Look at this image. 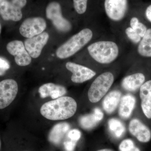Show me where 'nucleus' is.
<instances>
[{"label":"nucleus","mask_w":151,"mask_h":151,"mask_svg":"<svg viewBox=\"0 0 151 151\" xmlns=\"http://www.w3.org/2000/svg\"><path fill=\"white\" fill-rule=\"evenodd\" d=\"M77 103L70 97H61L44 103L41 107V115L51 121L65 120L71 118L77 110Z\"/></svg>","instance_id":"f257e3e1"},{"label":"nucleus","mask_w":151,"mask_h":151,"mask_svg":"<svg viewBox=\"0 0 151 151\" xmlns=\"http://www.w3.org/2000/svg\"><path fill=\"white\" fill-rule=\"evenodd\" d=\"M93 32L88 28L84 29L73 36L57 49L56 56L60 59L72 56L84 47L92 39Z\"/></svg>","instance_id":"f03ea898"},{"label":"nucleus","mask_w":151,"mask_h":151,"mask_svg":"<svg viewBox=\"0 0 151 151\" xmlns=\"http://www.w3.org/2000/svg\"><path fill=\"white\" fill-rule=\"evenodd\" d=\"M88 51L95 61L102 64H109L118 58L119 48L117 45L110 41H100L89 45Z\"/></svg>","instance_id":"7ed1b4c3"},{"label":"nucleus","mask_w":151,"mask_h":151,"mask_svg":"<svg viewBox=\"0 0 151 151\" xmlns=\"http://www.w3.org/2000/svg\"><path fill=\"white\" fill-rule=\"evenodd\" d=\"M114 80L111 72H105L99 75L92 82L88 91L89 101L92 103L99 102L110 89Z\"/></svg>","instance_id":"20e7f679"},{"label":"nucleus","mask_w":151,"mask_h":151,"mask_svg":"<svg viewBox=\"0 0 151 151\" xmlns=\"http://www.w3.org/2000/svg\"><path fill=\"white\" fill-rule=\"evenodd\" d=\"M46 16L59 31L67 32L71 29V24L63 16L61 6L59 3L56 2L49 3L46 8Z\"/></svg>","instance_id":"39448f33"},{"label":"nucleus","mask_w":151,"mask_h":151,"mask_svg":"<svg viewBox=\"0 0 151 151\" xmlns=\"http://www.w3.org/2000/svg\"><path fill=\"white\" fill-rule=\"evenodd\" d=\"M27 3V0L3 1L0 4V15L4 20L19 21L22 17V9Z\"/></svg>","instance_id":"423d86ee"},{"label":"nucleus","mask_w":151,"mask_h":151,"mask_svg":"<svg viewBox=\"0 0 151 151\" xmlns=\"http://www.w3.org/2000/svg\"><path fill=\"white\" fill-rule=\"evenodd\" d=\"M47 27L46 21L40 17L26 19L21 25L20 33L24 37L29 38L43 32Z\"/></svg>","instance_id":"0eeeda50"},{"label":"nucleus","mask_w":151,"mask_h":151,"mask_svg":"<svg viewBox=\"0 0 151 151\" xmlns=\"http://www.w3.org/2000/svg\"><path fill=\"white\" fill-rule=\"evenodd\" d=\"M18 91V85L12 79L0 81V109L6 108L15 99Z\"/></svg>","instance_id":"6e6552de"},{"label":"nucleus","mask_w":151,"mask_h":151,"mask_svg":"<svg viewBox=\"0 0 151 151\" xmlns=\"http://www.w3.org/2000/svg\"><path fill=\"white\" fill-rule=\"evenodd\" d=\"M105 9L111 20L119 22L123 19L128 10V0H105Z\"/></svg>","instance_id":"1a4fd4ad"},{"label":"nucleus","mask_w":151,"mask_h":151,"mask_svg":"<svg viewBox=\"0 0 151 151\" xmlns=\"http://www.w3.org/2000/svg\"><path fill=\"white\" fill-rule=\"evenodd\" d=\"M6 49L10 54L14 56L15 61L19 66H25L30 64L31 57L21 41L15 40L9 42Z\"/></svg>","instance_id":"9d476101"},{"label":"nucleus","mask_w":151,"mask_h":151,"mask_svg":"<svg viewBox=\"0 0 151 151\" xmlns=\"http://www.w3.org/2000/svg\"><path fill=\"white\" fill-rule=\"evenodd\" d=\"M49 38L48 33L43 32L25 40V47L31 58H36L40 56L42 49L47 43Z\"/></svg>","instance_id":"9b49d317"},{"label":"nucleus","mask_w":151,"mask_h":151,"mask_svg":"<svg viewBox=\"0 0 151 151\" xmlns=\"http://www.w3.org/2000/svg\"><path fill=\"white\" fill-rule=\"evenodd\" d=\"M65 66L72 73L71 80L74 83H83L91 79L96 74L92 69L75 63L67 62Z\"/></svg>","instance_id":"f8f14e48"},{"label":"nucleus","mask_w":151,"mask_h":151,"mask_svg":"<svg viewBox=\"0 0 151 151\" xmlns=\"http://www.w3.org/2000/svg\"><path fill=\"white\" fill-rule=\"evenodd\" d=\"M129 130L130 133L141 142H148L151 139L150 129L137 119H132L130 122Z\"/></svg>","instance_id":"ddd939ff"},{"label":"nucleus","mask_w":151,"mask_h":151,"mask_svg":"<svg viewBox=\"0 0 151 151\" xmlns=\"http://www.w3.org/2000/svg\"><path fill=\"white\" fill-rule=\"evenodd\" d=\"M38 92L42 98L50 97L53 99L63 97L66 94L67 90L65 87L54 83H48L40 86Z\"/></svg>","instance_id":"4468645a"},{"label":"nucleus","mask_w":151,"mask_h":151,"mask_svg":"<svg viewBox=\"0 0 151 151\" xmlns=\"http://www.w3.org/2000/svg\"><path fill=\"white\" fill-rule=\"evenodd\" d=\"M141 106L145 116L151 119V80L146 81L140 88Z\"/></svg>","instance_id":"2eb2a0df"},{"label":"nucleus","mask_w":151,"mask_h":151,"mask_svg":"<svg viewBox=\"0 0 151 151\" xmlns=\"http://www.w3.org/2000/svg\"><path fill=\"white\" fill-rule=\"evenodd\" d=\"M145 80V77L143 73H134L124 78L122 81V86L127 91L134 92L140 88Z\"/></svg>","instance_id":"dca6fc26"},{"label":"nucleus","mask_w":151,"mask_h":151,"mask_svg":"<svg viewBox=\"0 0 151 151\" xmlns=\"http://www.w3.org/2000/svg\"><path fill=\"white\" fill-rule=\"evenodd\" d=\"M70 129V125L66 122H62L56 124L50 132L49 140L54 145H59Z\"/></svg>","instance_id":"f3484780"},{"label":"nucleus","mask_w":151,"mask_h":151,"mask_svg":"<svg viewBox=\"0 0 151 151\" xmlns=\"http://www.w3.org/2000/svg\"><path fill=\"white\" fill-rule=\"evenodd\" d=\"M136 99L131 94H127L122 97L120 101L119 114L122 118L127 119L129 118L134 108Z\"/></svg>","instance_id":"a211bd4d"},{"label":"nucleus","mask_w":151,"mask_h":151,"mask_svg":"<svg viewBox=\"0 0 151 151\" xmlns=\"http://www.w3.org/2000/svg\"><path fill=\"white\" fill-rule=\"evenodd\" d=\"M104 114L99 108H95L92 114L82 116L80 119L81 127L86 129L95 127L103 119Z\"/></svg>","instance_id":"6ab92c4d"},{"label":"nucleus","mask_w":151,"mask_h":151,"mask_svg":"<svg viewBox=\"0 0 151 151\" xmlns=\"http://www.w3.org/2000/svg\"><path fill=\"white\" fill-rule=\"evenodd\" d=\"M122 93L118 91L110 92L103 100V109L108 114H111L116 110L120 103Z\"/></svg>","instance_id":"aec40b11"},{"label":"nucleus","mask_w":151,"mask_h":151,"mask_svg":"<svg viewBox=\"0 0 151 151\" xmlns=\"http://www.w3.org/2000/svg\"><path fill=\"white\" fill-rule=\"evenodd\" d=\"M138 45L137 51L141 56L151 57V29H147Z\"/></svg>","instance_id":"412c9836"},{"label":"nucleus","mask_w":151,"mask_h":151,"mask_svg":"<svg viewBox=\"0 0 151 151\" xmlns=\"http://www.w3.org/2000/svg\"><path fill=\"white\" fill-rule=\"evenodd\" d=\"M108 125L111 134L116 138L122 137L126 131L124 124L118 119H110L108 122Z\"/></svg>","instance_id":"4be33fe9"},{"label":"nucleus","mask_w":151,"mask_h":151,"mask_svg":"<svg viewBox=\"0 0 151 151\" xmlns=\"http://www.w3.org/2000/svg\"><path fill=\"white\" fill-rule=\"evenodd\" d=\"M88 0H73V6L76 12L82 14L86 12Z\"/></svg>","instance_id":"5701e85b"},{"label":"nucleus","mask_w":151,"mask_h":151,"mask_svg":"<svg viewBox=\"0 0 151 151\" xmlns=\"http://www.w3.org/2000/svg\"><path fill=\"white\" fill-rule=\"evenodd\" d=\"M125 32L127 37L134 43L137 44L140 42L142 38L137 33L135 30L131 27L126 29Z\"/></svg>","instance_id":"b1692460"},{"label":"nucleus","mask_w":151,"mask_h":151,"mask_svg":"<svg viewBox=\"0 0 151 151\" xmlns=\"http://www.w3.org/2000/svg\"><path fill=\"white\" fill-rule=\"evenodd\" d=\"M134 143L130 139H127L122 141L119 148L120 151H131L135 147Z\"/></svg>","instance_id":"393cba45"},{"label":"nucleus","mask_w":151,"mask_h":151,"mask_svg":"<svg viewBox=\"0 0 151 151\" xmlns=\"http://www.w3.org/2000/svg\"><path fill=\"white\" fill-rule=\"evenodd\" d=\"M10 68L9 63L7 60L0 57V76L4 75L6 71Z\"/></svg>","instance_id":"a878e982"},{"label":"nucleus","mask_w":151,"mask_h":151,"mask_svg":"<svg viewBox=\"0 0 151 151\" xmlns=\"http://www.w3.org/2000/svg\"><path fill=\"white\" fill-rule=\"evenodd\" d=\"M68 136L71 140L77 142L81 138V133L79 130L74 129L68 132Z\"/></svg>","instance_id":"bb28decb"},{"label":"nucleus","mask_w":151,"mask_h":151,"mask_svg":"<svg viewBox=\"0 0 151 151\" xmlns=\"http://www.w3.org/2000/svg\"><path fill=\"white\" fill-rule=\"evenodd\" d=\"M147 29V28L145 24H143L142 23L139 22L136 29L134 30H135L139 36L142 38L145 34Z\"/></svg>","instance_id":"cd10ccee"},{"label":"nucleus","mask_w":151,"mask_h":151,"mask_svg":"<svg viewBox=\"0 0 151 151\" xmlns=\"http://www.w3.org/2000/svg\"><path fill=\"white\" fill-rule=\"evenodd\" d=\"M76 142L71 140L65 141L64 143V148L67 151H73L75 148Z\"/></svg>","instance_id":"c85d7f7f"},{"label":"nucleus","mask_w":151,"mask_h":151,"mask_svg":"<svg viewBox=\"0 0 151 151\" xmlns=\"http://www.w3.org/2000/svg\"><path fill=\"white\" fill-rule=\"evenodd\" d=\"M139 20L136 17H134L132 18L131 19V20H130V26H131V27L133 29H135L137 26L138 24H139Z\"/></svg>","instance_id":"c756f323"},{"label":"nucleus","mask_w":151,"mask_h":151,"mask_svg":"<svg viewBox=\"0 0 151 151\" xmlns=\"http://www.w3.org/2000/svg\"><path fill=\"white\" fill-rule=\"evenodd\" d=\"M145 15L147 19L151 23V4L149 5L146 9Z\"/></svg>","instance_id":"7c9ffc66"},{"label":"nucleus","mask_w":151,"mask_h":151,"mask_svg":"<svg viewBox=\"0 0 151 151\" xmlns=\"http://www.w3.org/2000/svg\"><path fill=\"white\" fill-rule=\"evenodd\" d=\"M131 151H141L138 148V147H136V146H135L134 147V148H133V149H132V150Z\"/></svg>","instance_id":"2f4dec72"},{"label":"nucleus","mask_w":151,"mask_h":151,"mask_svg":"<svg viewBox=\"0 0 151 151\" xmlns=\"http://www.w3.org/2000/svg\"><path fill=\"white\" fill-rule=\"evenodd\" d=\"M97 151H114L113 150H111V149H102V150H99Z\"/></svg>","instance_id":"473e14b6"},{"label":"nucleus","mask_w":151,"mask_h":151,"mask_svg":"<svg viewBox=\"0 0 151 151\" xmlns=\"http://www.w3.org/2000/svg\"><path fill=\"white\" fill-rule=\"evenodd\" d=\"M1 25L0 24V34H1Z\"/></svg>","instance_id":"72a5a7b5"},{"label":"nucleus","mask_w":151,"mask_h":151,"mask_svg":"<svg viewBox=\"0 0 151 151\" xmlns=\"http://www.w3.org/2000/svg\"><path fill=\"white\" fill-rule=\"evenodd\" d=\"M1 140H0V149H1Z\"/></svg>","instance_id":"f704fd0d"}]
</instances>
